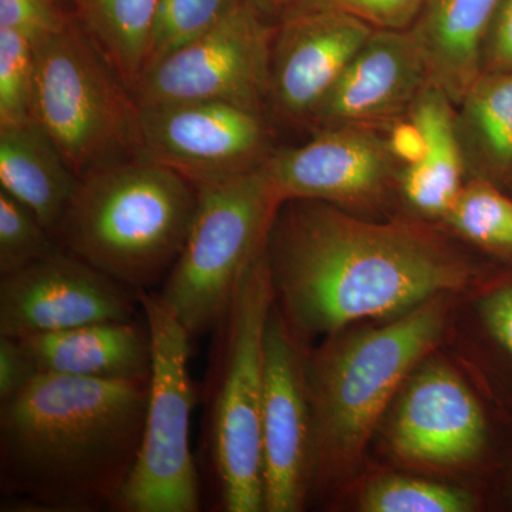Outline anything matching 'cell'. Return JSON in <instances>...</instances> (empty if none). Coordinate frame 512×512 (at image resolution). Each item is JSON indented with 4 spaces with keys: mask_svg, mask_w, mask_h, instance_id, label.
Masks as SVG:
<instances>
[{
    "mask_svg": "<svg viewBox=\"0 0 512 512\" xmlns=\"http://www.w3.org/2000/svg\"><path fill=\"white\" fill-rule=\"evenodd\" d=\"M468 178L512 183V70L481 73L456 106Z\"/></svg>",
    "mask_w": 512,
    "mask_h": 512,
    "instance_id": "21",
    "label": "cell"
},
{
    "mask_svg": "<svg viewBox=\"0 0 512 512\" xmlns=\"http://www.w3.org/2000/svg\"><path fill=\"white\" fill-rule=\"evenodd\" d=\"M77 2H79V5H82V0H77Z\"/></svg>",
    "mask_w": 512,
    "mask_h": 512,
    "instance_id": "34",
    "label": "cell"
},
{
    "mask_svg": "<svg viewBox=\"0 0 512 512\" xmlns=\"http://www.w3.org/2000/svg\"><path fill=\"white\" fill-rule=\"evenodd\" d=\"M444 221L477 247L512 259V198L498 185L468 178Z\"/></svg>",
    "mask_w": 512,
    "mask_h": 512,
    "instance_id": "23",
    "label": "cell"
},
{
    "mask_svg": "<svg viewBox=\"0 0 512 512\" xmlns=\"http://www.w3.org/2000/svg\"><path fill=\"white\" fill-rule=\"evenodd\" d=\"M399 164L376 127L335 126L299 147L272 151L265 170L281 202L316 200L369 207L396 181Z\"/></svg>",
    "mask_w": 512,
    "mask_h": 512,
    "instance_id": "13",
    "label": "cell"
},
{
    "mask_svg": "<svg viewBox=\"0 0 512 512\" xmlns=\"http://www.w3.org/2000/svg\"><path fill=\"white\" fill-rule=\"evenodd\" d=\"M365 512H471L477 501L467 491L402 476L376 478L359 501Z\"/></svg>",
    "mask_w": 512,
    "mask_h": 512,
    "instance_id": "25",
    "label": "cell"
},
{
    "mask_svg": "<svg viewBox=\"0 0 512 512\" xmlns=\"http://www.w3.org/2000/svg\"><path fill=\"white\" fill-rule=\"evenodd\" d=\"M32 119L77 177L140 157L134 94L96 40L73 19L35 43Z\"/></svg>",
    "mask_w": 512,
    "mask_h": 512,
    "instance_id": "5",
    "label": "cell"
},
{
    "mask_svg": "<svg viewBox=\"0 0 512 512\" xmlns=\"http://www.w3.org/2000/svg\"><path fill=\"white\" fill-rule=\"evenodd\" d=\"M266 18L278 23L312 15L342 13L382 30L413 28L429 0H252Z\"/></svg>",
    "mask_w": 512,
    "mask_h": 512,
    "instance_id": "24",
    "label": "cell"
},
{
    "mask_svg": "<svg viewBox=\"0 0 512 512\" xmlns=\"http://www.w3.org/2000/svg\"><path fill=\"white\" fill-rule=\"evenodd\" d=\"M413 30H373L312 116L320 128L379 127L409 113L429 84Z\"/></svg>",
    "mask_w": 512,
    "mask_h": 512,
    "instance_id": "15",
    "label": "cell"
},
{
    "mask_svg": "<svg viewBox=\"0 0 512 512\" xmlns=\"http://www.w3.org/2000/svg\"><path fill=\"white\" fill-rule=\"evenodd\" d=\"M373 30L342 13H312L278 23L269 103L286 119L311 121Z\"/></svg>",
    "mask_w": 512,
    "mask_h": 512,
    "instance_id": "16",
    "label": "cell"
},
{
    "mask_svg": "<svg viewBox=\"0 0 512 512\" xmlns=\"http://www.w3.org/2000/svg\"><path fill=\"white\" fill-rule=\"evenodd\" d=\"M150 380L37 373L0 403V491L26 510H114L136 466Z\"/></svg>",
    "mask_w": 512,
    "mask_h": 512,
    "instance_id": "2",
    "label": "cell"
},
{
    "mask_svg": "<svg viewBox=\"0 0 512 512\" xmlns=\"http://www.w3.org/2000/svg\"><path fill=\"white\" fill-rule=\"evenodd\" d=\"M59 248L28 207L0 190V276L15 274Z\"/></svg>",
    "mask_w": 512,
    "mask_h": 512,
    "instance_id": "28",
    "label": "cell"
},
{
    "mask_svg": "<svg viewBox=\"0 0 512 512\" xmlns=\"http://www.w3.org/2000/svg\"><path fill=\"white\" fill-rule=\"evenodd\" d=\"M137 298L150 328L153 370L136 466L114 511L197 512L200 480L190 447L191 336L158 292H138Z\"/></svg>",
    "mask_w": 512,
    "mask_h": 512,
    "instance_id": "8",
    "label": "cell"
},
{
    "mask_svg": "<svg viewBox=\"0 0 512 512\" xmlns=\"http://www.w3.org/2000/svg\"><path fill=\"white\" fill-rule=\"evenodd\" d=\"M389 440L410 463L456 467L476 461L488 440L487 417L453 367L421 362L400 389Z\"/></svg>",
    "mask_w": 512,
    "mask_h": 512,
    "instance_id": "14",
    "label": "cell"
},
{
    "mask_svg": "<svg viewBox=\"0 0 512 512\" xmlns=\"http://www.w3.org/2000/svg\"><path fill=\"white\" fill-rule=\"evenodd\" d=\"M80 178L36 121L0 127V190L28 207L55 237Z\"/></svg>",
    "mask_w": 512,
    "mask_h": 512,
    "instance_id": "20",
    "label": "cell"
},
{
    "mask_svg": "<svg viewBox=\"0 0 512 512\" xmlns=\"http://www.w3.org/2000/svg\"><path fill=\"white\" fill-rule=\"evenodd\" d=\"M69 19L53 0H0V28L16 30L33 43L59 32Z\"/></svg>",
    "mask_w": 512,
    "mask_h": 512,
    "instance_id": "29",
    "label": "cell"
},
{
    "mask_svg": "<svg viewBox=\"0 0 512 512\" xmlns=\"http://www.w3.org/2000/svg\"><path fill=\"white\" fill-rule=\"evenodd\" d=\"M137 293L60 247L0 279V335L25 339L101 322H128Z\"/></svg>",
    "mask_w": 512,
    "mask_h": 512,
    "instance_id": "11",
    "label": "cell"
},
{
    "mask_svg": "<svg viewBox=\"0 0 512 512\" xmlns=\"http://www.w3.org/2000/svg\"><path fill=\"white\" fill-rule=\"evenodd\" d=\"M275 303L266 244L242 272L224 329L211 404L212 464L228 512L264 511L265 329Z\"/></svg>",
    "mask_w": 512,
    "mask_h": 512,
    "instance_id": "7",
    "label": "cell"
},
{
    "mask_svg": "<svg viewBox=\"0 0 512 512\" xmlns=\"http://www.w3.org/2000/svg\"><path fill=\"white\" fill-rule=\"evenodd\" d=\"M508 187H512V183L510 185H508Z\"/></svg>",
    "mask_w": 512,
    "mask_h": 512,
    "instance_id": "35",
    "label": "cell"
},
{
    "mask_svg": "<svg viewBox=\"0 0 512 512\" xmlns=\"http://www.w3.org/2000/svg\"><path fill=\"white\" fill-rule=\"evenodd\" d=\"M276 25L252 0H242L210 32L148 67L138 106L174 101H224L261 113L269 104Z\"/></svg>",
    "mask_w": 512,
    "mask_h": 512,
    "instance_id": "9",
    "label": "cell"
},
{
    "mask_svg": "<svg viewBox=\"0 0 512 512\" xmlns=\"http://www.w3.org/2000/svg\"><path fill=\"white\" fill-rule=\"evenodd\" d=\"M197 201L177 171L128 158L80 178L55 238L131 291H151L183 251Z\"/></svg>",
    "mask_w": 512,
    "mask_h": 512,
    "instance_id": "4",
    "label": "cell"
},
{
    "mask_svg": "<svg viewBox=\"0 0 512 512\" xmlns=\"http://www.w3.org/2000/svg\"><path fill=\"white\" fill-rule=\"evenodd\" d=\"M241 2L242 0H158L146 70L180 47L210 32Z\"/></svg>",
    "mask_w": 512,
    "mask_h": 512,
    "instance_id": "26",
    "label": "cell"
},
{
    "mask_svg": "<svg viewBox=\"0 0 512 512\" xmlns=\"http://www.w3.org/2000/svg\"><path fill=\"white\" fill-rule=\"evenodd\" d=\"M512 70V0H501L481 50V73Z\"/></svg>",
    "mask_w": 512,
    "mask_h": 512,
    "instance_id": "30",
    "label": "cell"
},
{
    "mask_svg": "<svg viewBox=\"0 0 512 512\" xmlns=\"http://www.w3.org/2000/svg\"><path fill=\"white\" fill-rule=\"evenodd\" d=\"M389 141L390 151H392L394 160L400 165V168L413 165L423 160L426 153V140L420 127L409 116L394 121L390 124Z\"/></svg>",
    "mask_w": 512,
    "mask_h": 512,
    "instance_id": "33",
    "label": "cell"
},
{
    "mask_svg": "<svg viewBox=\"0 0 512 512\" xmlns=\"http://www.w3.org/2000/svg\"><path fill=\"white\" fill-rule=\"evenodd\" d=\"M39 373L106 380H150L147 320L101 322L18 339Z\"/></svg>",
    "mask_w": 512,
    "mask_h": 512,
    "instance_id": "17",
    "label": "cell"
},
{
    "mask_svg": "<svg viewBox=\"0 0 512 512\" xmlns=\"http://www.w3.org/2000/svg\"><path fill=\"white\" fill-rule=\"evenodd\" d=\"M97 45L131 93L146 72L158 0H82Z\"/></svg>",
    "mask_w": 512,
    "mask_h": 512,
    "instance_id": "22",
    "label": "cell"
},
{
    "mask_svg": "<svg viewBox=\"0 0 512 512\" xmlns=\"http://www.w3.org/2000/svg\"><path fill=\"white\" fill-rule=\"evenodd\" d=\"M35 43L16 30L0 28V127L32 121Z\"/></svg>",
    "mask_w": 512,
    "mask_h": 512,
    "instance_id": "27",
    "label": "cell"
},
{
    "mask_svg": "<svg viewBox=\"0 0 512 512\" xmlns=\"http://www.w3.org/2000/svg\"><path fill=\"white\" fill-rule=\"evenodd\" d=\"M407 116L420 127L426 153L419 163L399 168L397 184L414 211L444 220L468 180L457 137L456 104L440 87L429 83Z\"/></svg>",
    "mask_w": 512,
    "mask_h": 512,
    "instance_id": "18",
    "label": "cell"
},
{
    "mask_svg": "<svg viewBox=\"0 0 512 512\" xmlns=\"http://www.w3.org/2000/svg\"><path fill=\"white\" fill-rule=\"evenodd\" d=\"M480 315L495 345L512 359V282L494 286L484 296Z\"/></svg>",
    "mask_w": 512,
    "mask_h": 512,
    "instance_id": "32",
    "label": "cell"
},
{
    "mask_svg": "<svg viewBox=\"0 0 512 512\" xmlns=\"http://www.w3.org/2000/svg\"><path fill=\"white\" fill-rule=\"evenodd\" d=\"M278 303L265 329L264 511H301L311 488L312 413L306 360Z\"/></svg>",
    "mask_w": 512,
    "mask_h": 512,
    "instance_id": "12",
    "label": "cell"
},
{
    "mask_svg": "<svg viewBox=\"0 0 512 512\" xmlns=\"http://www.w3.org/2000/svg\"><path fill=\"white\" fill-rule=\"evenodd\" d=\"M446 295L389 325L330 340L306 360L312 413L311 487L346 480L394 394L439 345L446 330Z\"/></svg>",
    "mask_w": 512,
    "mask_h": 512,
    "instance_id": "3",
    "label": "cell"
},
{
    "mask_svg": "<svg viewBox=\"0 0 512 512\" xmlns=\"http://www.w3.org/2000/svg\"><path fill=\"white\" fill-rule=\"evenodd\" d=\"M501 0H429L413 25L429 80L460 103L481 74V50Z\"/></svg>",
    "mask_w": 512,
    "mask_h": 512,
    "instance_id": "19",
    "label": "cell"
},
{
    "mask_svg": "<svg viewBox=\"0 0 512 512\" xmlns=\"http://www.w3.org/2000/svg\"><path fill=\"white\" fill-rule=\"evenodd\" d=\"M197 190L183 251L158 292L191 338L227 318L242 272L264 248L282 205L265 163Z\"/></svg>",
    "mask_w": 512,
    "mask_h": 512,
    "instance_id": "6",
    "label": "cell"
},
{
    "mask_svg": "<svg viewBox=\"0 0 512 512\" xmlns=\"http://www.w3.org/2000/svg\"><path fill=\"white\" fill-rule=\"evenodd\" d=\"M140 157L177 171L195 187L225 180L268 160V127L256 111L224 101L138 106Z\"/></svg>",
    "mask_w": 512,
    "mask_h": 512,
    "instance_id": "10",
    "label": "cell"
},
{
    "mask_svg": "<svg viewBox=\"0 0 512 512\" xmlns=\"http://www.w3.org/2000/svg\"><path fill=\"white\" fill-rule=\"evenodd\" d=\"M37 373L19 340L0 335V403L22 392Z\"/></svg>",
    "mask_w": 512,
    "mask_h": 512,
    "instance_id": "31",
    "label": "cell"
},
{
    "mask_svg": "<svg viewBox=\"0 0 512 512\" xmlns=\"http://www.w3.org/2000/svg\"><path fill=\"white\" fill-rule=\"evenodd\" d=\"M275 301L299 338L413 311L473 269L427 229L369 222L329 202H282L266 241ZM279 306V305H278Z\"/></svg>",
    "mask_w": 512,
    "mask_h": 512,
    "instance_id": "1",
    "label": "cell"
}]
</instances>
